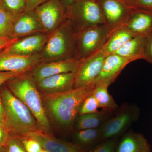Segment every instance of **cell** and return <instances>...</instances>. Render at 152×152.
Returning a JSON list of instances; mask_svg holds the SVG:
<instances>
[{"mask_svg":"<svg viewBox=\"0 0 152 152\" xmlns=\"http://www.w3.org/2000/svg\"><path fill=\"white\" fill-rule=\"evenodd\" d=\"M1 0H0V3H1Z\"/></svg>","mask_w":152,"mask_h":152,"instance_id":"cell-42","label":"cell"},{"mask_svg":"<svg viewBox=\"0 0 152 152\" xmlns=\"http://www.w3.org/2000/svg\"><path fill=\"white\" fill-rule=\"evenodd\" d=\"M17 16L0 8V37L10 38Z\"/></svg>","mask_w":152,"mask_h":152,"instance_id":"cell-25","label":"cell"},{"mask_svg":"<svg viewBox=\"0 0 152 152\" xmlns=\"http://www.w3.org/2000/svg\"><path fill=\"white\" fill-rule=\"evenodd\" d=\"M94 87L91 85L54 94L40 93L50 122L54 123L63 130L73 132L80 106Z\"/></svg>","mask_w":152,"mask_h":152,"instance_id":"cell-1","label":"cell"},{"mask_svg":"<svg viewBox=\"0 0 152 152\" xmlns=\"http://www.w3.org/2000/svg\"><path fill=\"white\" fill-rule=\"evenodd\" d=\"M80 61L74 59L41 62L29 72L35 83L42 79L58 74L66 73H75Z\"/></svg>","mask_w":152,"mask_h":152,"instance_id":"cell-10","label":"cell"},{"mask_svg":"<svg viewBox=\"0 0 152 152\" xmlns=\"http://www.w3.org/2000/svg\"><path fill=\"white\" fill-rule=\"evenodd\" d=\"M136 36L125 25L116 28L110 37L101 50L106 56L115 53L124 44Z\"/></svg>","mask_w":152,"mask_h":152,"instance_id":"cell-21","label":"cell"},{"mask_svg":"<svg viewBox=\"0 0 152 152\" xmlns=\"http://www.w3.org/2000/svg\"><path fill=\"white\" fill-rule=\"evenodd\" d=\"M94 1H98V0H94Z\"/></svg>","mask_w":152,"mask_h":152,"instance_id":"cell-43","label":"cell"},{"mask_svg":"<svg viewBox=\"0 0 152 152\" xmlns=\"http://www.w3.org/2000/svg\"><path fill=\"white\" fill-rule=\"evenodd\" d=\"M5 85L30 110L42 130L53 134L51 124L44 108L40 92L29 72L8 81Z\"/></svg>","mask_w":152,"mask_h":152,"instance_id":"cell-3","label":"cell"},{"mask_svg":"<svg viewBox=\"0 0 152 152\" xmlns=\"http://www.w3.org/2000/svg\"><path fill=\"white\" fill-rule=\"evenodd\" d=\"M110 85L107 83L93 85V94L97 102L99 108L108 111L115 112L119 107L109 94L108 89Z\"/></svg>","mask_w":152,"mask_h":152,"instance_id":"cell-24","label":"cell"},{"mask_svg":"<svg viewBox=\"0 0 152 152\" xmlns=\"http://www.w3.org/2000/svg\"><path fill=\"white\" fill-rule=\"evenodd\" d=\"M140 115V109L136 104H123L114 115L100 127L102 141L121 137L138 120Z\"/></svg>","mask_w":152,"mask_h":152,"instance_id":"cell-7","label":"cell"},{"mask_svg":"<svg viewBox=\"0 0 152 152\" xmlns=\"http://www.w3.org/2000/svg\"><path fill=\"white\" fill-rule=\"evenodd\" d=\"M10 133L7 125L0 122V148L5 146Z\"/></svg>","mask_w":152,"mask_h":152,"instance_id":"cell-32","label":"cell"},{"mask_svg":"<svg viewBox=\"0 0 152 152\" xmlns=\"http://www.w3.org/2000/svg\"><path fill=\"white\" fill-rule=\"evenodd\" d=\"M77 0H61L66 11Z\"/></svg>","mask_w":152,"mask_h":152,"instance_id":"cell-39","label":"cell"},{"mask_svg":"<svg viewBox=\"0 0 152 152\" xmlns=\"http://www.w3.org/2000/svg\"><path fill=\"white\" fill-rule=\"evenodd\" d=\"M73 137L74 142L88 152L102 142L100 128L76 130Z\"/></svg>","mask_w":152,"mask_h":152,"instance_id":"cell-23","label":"cell"},{"mask_svg":"<svg viewBox=\"0 0 152 152\" xmlns=\"http://www.w3.org/2000/svg\"><path fill=\"white\" fill-rule=\"evenodd\" d=\"M0 122L6 124L5 113L4 108L0 93Z\"/></svg>","mask_w":152,"mask_h":152,"instance_id":"cell-38","label":"cell"},{"mask_svg":"<svg viewBox=\"0 0 152 152\" xmlns=\"http://www.w3.org/2000/svg\"><path fill=\"white\" fill-rule=\"evenodd\" d=\"M151 145L143 135L133 130L125 132L119 140L115 152H151Z\"/></svg>","mask_w":152,"mask_h":152,"instance_id":"cell-19","label":"cell"},{"mask_svg":"<svg viewBox=\"0 0 152 152\" xmlns=\"http://www.w3.org/2000/svg\"><path fill=\"white\" fill-rule=\"evenodd\" d=\"M34 11L47 34L56 29L66 18V10L61 0H48Z\"/></svg>","mask_w":152,"mask_h":152,"instance_id":"cell-8","label":"cell"},{"mask_svg":"<svg viewBox=\"0 0 152 152\" xmlns=\"http://www.w3.org/2000/svg\"><path fill=\"white\" fill-rule=\"evenodd\" d=\"M105 57L100 50L80 60L75 72L74 88L92 85L102 70Z\"/></svg>","mask_w":152,"mask_h":152,"instance_id":"cell-9","label":"cell"},{"mask_svg":"<svg viewBox=\"0 0 152 152\" xmlns=\"http://www.w3.org/2000/svg\"><path fill=\"white\" fill-rule=\"evenodd\" d=\"M115 113L102 110L96 113L78 115L74 126L76 130L99 128Z\"/></svg>","mask_w":152,"mask_h":152,"instance_id":"cell-22","label":"cell"},{"mask_svg":"<svg viewBox=\"0 0 152 152\" xmlns=\"http://www.w3.org/2000/svg\"><path fill=\"white\" fill-rule=\"evenodd\" d=\"M92 91L85 98L80 106L78 115L96 113L99 111L98 109L99 108V107L93 94Z\"/></svg>","mask_w":152,"mask_h":152,"instance_id":"cell-27","label":"cell"},{"mask_svg":"<svg viewBox=\"0 0 152 152\" xmlns=\"http://www.w3.org/2000/svg\"><path fill=\"white\" fill-rule=\"evenodd\" d=\"M103 14L105 24L113 28L125 25L131 10L117 0H98Z\"/></svg>","mask_w":152,"mask_h":152,"instance_id":"cell-14","label":"cell"},{"mask_svg":"<svg viewBox=\"0 0 152 152\" xmlns=\"http://www.w3.org/2000/svg\"><path fill=\"white\" fill-rule=\"evenodd\" d=\"M76 34L87 28L105 24L97 1L77 0L66 11Z\"/></svg>","mask_w":152,"mask_h":152,"instance_id":"cell-5","label":"cell"},{"mask_svg":"<svg viewBox=\"0 0 152 152\" xmlns=\"http://www.w3.org/2000/svg\"><path fill=\"white\" fill-rule=\"evenodd\" d=\"M18 39H12L8 37H0V51L4 50L15 42Z\"/></svg>","mask_w":152,"mask_h":152,"instance_id":"cell-35","label":"cell"},{"mask_svg":"<svg viewBox=\"0 0 152 152\" xmlns=\"http://www.w3.org/2000/svg\"></svg>","mask_w":152,"mask_h":152,"instance_id":"cell-44","label":"cell"},{"mask_svg":"<svg viewBox=\"0 0 152 152\" xmlns=\"http://www.w3.org/2000/svg\"><path fill=\"white\" fill-rule=\"evenodd\" d=\"M41 63L39 54L30 56H21L0 51V72H28Z\"/></svg>","mask_w":152,"mask_h":152,"instance_id":"cell-11","label":"cell"},{"mask_svg":"<svg viewBox=\"0 0 152 152\" xmlns=\"http://www.w3.org/2000/svg\"><path fill=\"white\" fill-rule=\"evenodd\" d=\"M0 8L18 15L26 11V0H1Z\"/></svg>","mask_w":152,"mask_h":152,"instance_id":"cell-26","label":"cell"},{"mask_svg":"<svg viewBox=\"0 0 152 152\" xmlns=\"http://www.w3.org/2000/svg\"><path fill=\"white\" fill-rule=\"evenodd\" d=\"M129 9L136 7L138 0H117Z\"/></svg>","mask_w":152,"mask_h":152,"instance_id":"cell-37","label":"cell"},{"mask_svg":"<svg viewBox=\"0 0 152 152\" xmlns=\"http://www.w3.org/2000/svg\"><path fill=\"white\" fill-rule=\"evenodd\" d=\"M5 147L7 152H27L18 138L11 134Z\"/></svg>","mask_w":152,"mask_h":152,"instance_id":"cell-30","label":"cell"},{"mask_svg":"<svg viewBox=\"0 0 152 152\" xmlns=\"http://www.w3.org/2000/svg\"><path fill=\"white\" fill-rule=\"evenodd\" d=\"M119 139L114 138L102 141L88 152H115Z\"/></svg>","mask_w":152,"mask_h":152,"instance_id":"cell-28","label":"cell"},{"mask_svg":"<svg viewBox=\"0 0 152 152\" xmlns=\"http://www.w3.org/2000/svg\"><path fill=\"white\" fill-rule=\"evenodd\" d=\"M136 7L152 12V0H138Z\"/></svg>","mask_w":152,"mask_h":152,"instance_id":"cell-36","label":"cell"},{"mask_svg":"<svg viewBox=\"0 0 152 152\" xmlns=\"http://www.w3.org/2000/svg\"><path fill=\"white\" fill-rule=\"evenodd\" d=\"M28 72H0V87L6 82Z\"/></svg>","mask_w":152,"mask_h":152,"instance_id":"cell-31","label":"cell"},{"mask_svg":"<svg viewBox=\"0 0 152 152\" xmlns=\"http://www.w3.org/2000/svg\"><path fill=\"white\" fill-rule=\"evenodd\" d=\"M39 33L45 32L34 11H25L16 17L10 38L19 39Z\"/></svg>","mask_w":152,"mask_h":152,"instance_id":"cell-13","label":"cell"},{"mask_svg":"<svg viewBox=\"0 0 152 152\" xmlns=\"http://www.w3.org/2000/svg\"><path fill=\"white\" fill-rule=\"evenodd\" d=\"M76 33L66 18L56 29L49 34L39 53L41 62L72 59L75 52Z\"/></svg>","mask_w":152,"mask_h":152,"instance_id":"cell-4","label":"cell"},{"mask_svg":"<svg viewBox=\"0 0 152 152\" xmlns=\"http://www.w3.org/2000/svg\"><path fill=\"white\" fill-rule=\"evenodd\" d=\"M18 138L27 152H40L42 149L40 144L31 137L27 136Z\"/></svg>","mask_w":152,"mask_h":152,"instance_id":"cell-29","label":"cell"},{"mask_svg":"<svg viewBox=\"0 0 152 152\" xmlns=\"http://www.w3.org/2000/svg\"><path fill=\"white\" fill-rule=\"evenodd\" d=\"M75 73H66L48 77L36 83L41 93L54 94L74 88Z\"/></svg>","mask_w":152,"mask_h":152,"instance_id":"cell-17","label":"cell"},{"mask_svg":"<svg viewBox=\"0 0 152 152\" xmlns=\"http://www.w3.org/2000/svg\"><path fill=\"white\" fill-rule=\"evenodd\" d=\"M40 152H49V151H47V150L44 149L42 148V150H41V151Z\"/></svg>","mask_w":152,"mask_h":152,"instance_id":"cell-41","label":"cell"},{"mask_svg":"<svg viewBox=\"0 0 152 152\" xmlns=\"http://www.w3.org/2000/svg\"><path fill=\"white\" fill-rule=\"evenodd\" d=\"M49 35L47 33H39L19 38L16 42L4 50L21 56L38 54L43 48Z\"/></svg>","mask_w":152,"mask_h":152,"instance_id":"cell-12","label":"cell"},{"mask_svg":"<svg viewBox=\"0 0 152 152\" xmlns=\"http://www.w3.org/2000/svg\"><path fill=\"white\" fill-rule=\"evenodd\" d=\"M125 25L136 35H148L152 33V12L137 7L132 9Z\"/></svg>","mask_w":152,"mask_h":152,"instance_id":"cell-18","label":"cell"},{"mask_svg":"<svg viewBox=\"0 0 152 152\" xmlns=\"http://www.w3.org/2000/svg\"><path fill=\"white\" fill-rule=\"evenodd\" d=\"M132 62L131 60L116 53L106 56L102 70L92 85L100 83L111 84L124 68Z\"/></svg>","mask_w":152,"mask_h":152,"instance_id":"cell-15","label":"cell"},{"mask_svg":"<svg viewBox=\"0 0 152 152\" xmlns=\"http://www.w3.org/2000/svg\"><path fill=\"white\" fill-rule=\"evenodd\" d=\"M27 136L37 141L42 148L49 152H88L74 142L57 139L42 131L30 133Z\"/></svg>","mask_w":152,"mask_h":152,"instance_id":"cell-16","label":"cell"},{"mask_svg":"<svg viewBox=\"0 0 152 152\" xmlns=\"http://www.w3.org/2000/svg\"><path fill=\"white\" fill-rule=\"evenodd\" d=\"M147 36H134L124 44L115 53L130 60L132 61L144 59Z\"/></svg>","mask_w":152,"mask_h":152,"instance_id":"cell-20","label":"cell"},{"mask_svg":"<svg viewBox=\"0 0 152 152\" xmlns=\"http://www.w3.org/2000/svg\"><path fill=\"white\" fill-rule=\"evenodd\" d=\"M48 0H26V11H33Z\"/></svg>","mask_w":152,"mask_h":152,"instance_id":"cell-34","label":"cell"},{"mask_svg":"<svg viewBox=\"0 0 152 152\" xmlns=\"http://www.w3.org/2000/svg\"><path fill=\"white\" fill-rule=\"evenodd\" d=\"M144 60L152 65V33L147 36Z\"/></svg>","mask_w":152,"mask_h":152,"instance_id":"cell-33","label":"cell"},{"mask_svg":"<svg viewBox=\"0 0 152 152\" xmlns=\"http://www.w3.org/2000/svg\"><path fill=\"white\" fill-rule=\"evenodd\" d=\"M0 152H7L5 147H1L0 148Z\"/></svg>","mask_w":152,"mask_h":152,"instance_id":"cell-40","label":"cell"},{"mask_svg":"<svg viewBox=\"0 0 152 152\" xmlns=\"http://www.w3.org/2000/svg\"><path fill=\"white\" fill-rule=\"evenodd\" d=\"M115 29L104 24L87 28L76 34L74 59L80 61L100 50Z\"/></svg>","mask_w":152,"mask_h":152,"instance_id":"cell-6","label":"cell"},{"mask_svg":"<svg viewBox=\"0 0 152 152\" xmlns=\"http://www.w3.org/2000/svg\"><path fill=\"white\" fill-rule=\"evenodd\" d=\"M0 93L4 108L6 125L11 135L23 137L30 133L43 131L30 110L5 84L0 87Z\"/></svg>","mask_w":152,"mask_h":152,"instance_id":"cell-2","label":"cell"}]
</instances>
